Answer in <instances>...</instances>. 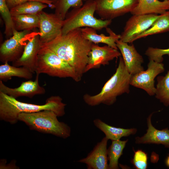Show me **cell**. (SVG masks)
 Instances as JSON below:
<instances>
[{
    "instance_id": "obj_1",
    "label": "cell",
    "mask_w": 169,
    "mask_h": 169,
    "mask_svg": "<svg viewBox=\"0 0 169 169\" xmlns=\"http://www.w3.org/2000/svg\"><path fill=\"white\" fill-rule=\"evenodd\" d=\"M92 44L84 37L81 28H79L61 35L41 46L51 50L67 62L81 78Z\"/></svg>"
},
{
    "instance_id": "obj_2",
    "label": "cell",
    "mask_w": 169,
    "mask_h": 169,
    "mask_svg": "<svg viewBox=\"0 0 169 169\" xmlns=\"http://www.w3.org/2000/svg\"><path fill=\"white\" fill-rule=\"evenodd\" d=\"M66 105L62 102V98L59 96H51L46 100L45 104L38 105L21 102L0 92V119L14 124L18 121V116L20 113L44 110L53 111L58 117H61L65 115Z\"/></svg>"
},
{
    "instance_id": "obj_3",
    "label": "cell",
    "mask_w": 169,
    "mask_h": 169,
    "mask_svg": "<svg viewBox=\"0 0 169 169\" xmlns=\"http://www.w3.org/2000/svg\"><path fill=\"white\" fill-rule=\"evenodd\" d=\"M131 76L125 68L122 58L120 57L115 73L105 84L101 91L95 95L84 94L83 96L84 102L91 106L102 104L112 105L116 102L118 96L129 93Z\"/></svg>"
},
{
    "instance_id": "obj_4",
    "label": "cell",
    "mask_w": 169,
    "mask_h": 169,
    "mask_svg": "<svg viewBox=\"0 0 169 169\" xmlns=\"http://www.w3.org/2000/svg\"><path fill=\"white\" fill-rule=\"evenodd\" d=\"M58 117L53 111L44 110L20 113L18 120L24 123L31 130L66 139L70 136L71 128L66 123L59 121Z\"/></svg>"
},
{
    "instance_id": "obj_5",
    "label": "cell",
    "mask_w": 169,
    "mask_h": 169,
    "mask_svg": "<svg viewBox=\"0 0 169 169\" xmlns=\"http://www.w3.org/2000/svg\"><path fill=\"white\" fill-rule=\"evenodd\" d=\"M95 10L94 0H88L81 7L73 8L67 13L64 20L61 35L83 27H90L96 30L107 27L111 23L112 20L96 18L94 16Z\"/></svg>"
},
{
    "instance_id": "obj_6",
    "label": "cell",
    "mask_w": 169,
    "mask_h": 169,
    "mask_svg": "<svg viewBox=\"0 0 169 169\" xmlns=\"http://www.w3.org/2000/svg\"><path fill=\"white\" fill-rule=\"evenodd\" d=\"M35 73L61 78H70L77 82L81 79L67 62L51 50L42 46L38 54Z\"/></svg>"
},
{
    "instance_id": "obj_7",
    "label": "cell",
    "mask_w": 169,
    "mask_h": 169,
    "mask_svg": "<svg viewBox=\"0 0 169 169\" xmlns=\"http://www.w3.org/2000/svg\"><path fill=\"white\" fill-rule=\"evenodd\" d=\"M95 13L103 20H111L131 12L138 0H94Z\"/></svg>"
},
{
    "instance_id": "obj_8",
    "label": "cell",
    "mask_w": 169,
    "mask_h": 169,
    "mask_svg": "<svg viewBox=\"0 0 169 169\" xmlns=\"http://www.w3.org/2000/svg\"><path fill=\"white\" fill-rule=\"evenodd\" d=\"M164 70L162 63L149 60L146 70L131 75L130 85L144 90L150 96L154 95L156 91L155 79Z\"/></svg>"
},
{
    "instance_id": "obj_9",
    "label": "cell",
    "mask_w": 169,
    "mask_h": 169,
    "mask_svg": "<svg viewBox=\"0 0 169 169\" xmlns=\"http://www.w3.org/2000/svg\"><path fill=\"white\" fill-rule=\"evenodd\" d=\"M159 15L156 14L133 15L127 21L120 40L131 43L138 35L149 28Z\"/></svg>"
},
{
    "instance_id": "obj_10",
    "label": "cell",
    "mask_w": 169,
    "mask_h": 169,
    "mask_svg": "<svg viewBox=\"0 0 169 169\" xmlns=\"http://www.w3.org/2000/svg\"><path fill=\"white\" fill-rule=\"evenodd\" d=\"M31 31H18L15 29L13 35L5 40L0 47V60L6 62H13L22 55L26 43L25 39L30 33Z\"/></svg>"
},
{
    "instance_id": "obj_11",
    "label": "cell",
    "mask_w": 169,
    "mask_h": 169,
    "mask_svg": "<svg viewBox=\"0 0 169 169\" xmlns=\"http://www.w3.org/2000/svg\"><path fill=\"white\" fill-rule=\"evenodd\" d=\"M39 38L42 45L61 35L64 20L55 13L42 11L38 14Z\"/></svg>"
},
{
    "instance_id": "obj_12",
    "label": "cell",
    "mask_w": 169,
    "mask_h": 169,
    "mask_svg": "<svg viewBox=\"0 0 169 169\" xmlns=\"http://www.w3.org/2000/svg\"><path fill=\"white\" fill-rule=\"evenodd\" d=\"M121 55L118 49L108 45L100 46L93 43L89 54L85 73L91 69L99 68L101 65H108L110 61Z\"/></svg>"
},
{
    "instance_id": "obj_13",
    "label": "cell",
    "mask_w": 169,
    "mask_h": 169,
    "mask_svg": "<svg viewBox=\"0 0 169 169\" xmlns=\"http://www.w3.org/2000/svg\"><path fill=\"white\" fill-rule=\"evenodd\" d=\"M41 46L39 34H36L33 35L28 39L20 57L13 62V66L25 67L33 74L35 73L37 64L38 54Z\"/></svg>"
},
{
    "instance_id": "obj_14",
    "label": "cell",
    "mask_w": 169,
    "mask_h": 169,
    "mask_svg": "<svg viewBox=\"0 0 169 169\" xmlns=\"http://www.w3.org/2000/svg\"><path fill=\"white\" fill-rule=\"evenodd\" d=\"M116 43L122 56L125 68L131 75L144 70L142 65L144 62L143 57L137 51L133 44L129 45L120 39Z\"/></svg>"
},
{
    "instance_id": "obj_15",
    "label": "cell",
    "mask_w": 169,
    "mask_h": 169,
    "mask_svg": "<svg viewBox=\"0 0 169 169\" xmlns=\"http://www.w3.org/2000/svg\"><path fill=\"white\" fill-rule=\"evenodd\" d=\"M108 140L105 136L103 137L86 157L77 162L85 164L88 169H109L107 148Z\"/></svg>"
},
{
    "instance_id": "obj_16",
    "label": "cell",
    "mask_w": 169,
    "mask_h": 169,
    "mask_svg": "<svg viewBox=\"0 0 169 169\" xmlns=\"http://www.w3.org/2000/svg\"><path fill=\"white\" fill-rule=\"evenodd\" d=\"M39 74H36L34 81L29 80L23 82L20 86L14 88L6 86L3 81L0 80V92L15 99L21 96L32 98L36 95L44 94L45 90L39 84Z\"/></svg>"
},
{
    "instance_id": "obj_17",
    "label": "cell",
    "mask_w": 169,
    "mask_h": 169,
    "mask_svg": "<svg viewBox=\"0 0 169 169\" xmlns=\"http://www.w3.org/2000/svg\"><path fill=\"white\" fill-rule=\"evenodd\" d=\"M153 113H151L147 118L148 128L146 132L142 136L136 137L135 143L137 144H161L169 148V129L166 128L159 130L153 126L151 117Z\"/></svg>"
},
{
    "instance_id": "obj_18",
    "label": "cell",
    "mask_w": 169,
    "mask_h": 169,
    "mask_svg": "<svg viewBox=\"0 0 169 169\" xmlns=\"http://www.w3.org/2000/svg\"><path fill=\"white\" fill-rule=\"evenodd\" d=\"M169 10V0H138L136 6L130 13L133 15L161 14Z\"/></svg>"
},
{
    "instance_id": "obj_19",
    "label": "cell",
    "mask_w": 169,
    "mask_h": 169,
    "mask_svg": "<svg viewBox=\"0 0 169 169\" xmlns=\"http://www.w3.org/2000/svg\"><path fill=\"white\" fill-rule=\"evenodd\" d=\"M106 32L109 36H106L103 33L99 34L96 30L90 27L81 28V31L84 37L93 43L98 44L102 43L106 44L113 48L118 49L116 41L120 38V34H117L110 28H106Z\"/></svg>"
},
{
    "instance_id": "obj_20",
    "label": "cell",
    "mask_w": 169,
    "mask_h": 169,
    "mask_svg": "<svg viewBox=\"0 0 169 169\" xmlns=\"http://www.w3.org/2000/svg\"><path fill=\"white\" fill-rule=\"evenodd\" d=\"M94 125L105 135L108 140L115 141L120 140L123 137L135 134L137 131L136 128L124 129L110 126L99 119L93 120Z\"/></svg>"
},
{
    "instance_id": "obj_21",
    "label": "cell",
    "mask_w": 169,
    "mask_h": 169,
    "mask_svg": "<svg viewBox=\"0 0 169 169\" xmlns=\"http://www.w3.org/2000/svg\"><path fill=\"white\" fill-rule=\"evenodd\" d=\"M33 74L27 68L11 66L6 62L0 66V80L6 81L13 77H17L29 79H32Z\"/></svg>"
},
{
    "instance_id": "obj_22",
    "label": "cell",
    "mask_w": 169,
    "mask_h": 169,
    "mask_svg": "<svg viewBox=\"0 0 169 169\" xmlns=\"http://www.w3.org/2000/svg\"><path fill=\"white\" fill-rule=\"evenodd\" d=\"M169 32V11L159 15L151 26L137 36L134 41L152 35Z\"/></svg>"
},
{
    "instance_id": "obj_23",
    "label": "cell",
    "mask_w": 169,
    "mask_h": 169,
    "mask_svg": "<svg viewBox=\"0 0 169 169\" xmlns=\"http://www.w3.org/2000/svg\"><path fill=\"white\" fill-rule=\"evenodd\" d=\"M48 5L35 1H27L10 9L12 16L23 14H38Z\"/></svg>"
},
{
    "instance_id": "obj_24",
    "label": "cell",
    "mask_w": 169,
    "mask_h": 169,
    "mask_svg": "<svg viewBox=\"0 0 169 169\" xmlns=\"http://www.w3.org/2000/svg\"><path fill=\"white\" fill-rule=\"evenodd\" d=\"M128 140L112 141V143L107 149L109 169H118V160L123 155L124 149Z\"/></svg>"
},
{
    "instance_id": "obj_25",
    "label": "cell",
    "mask_w": 169,
    "mask_h": 169,
    "mask_svg": "<svg viewBox=\"0 0 169 169\" xmlns=\"http://www.w3.org/2000/svg\"><path fill=\"white\" fill-rule=\"evenodd\" d=\"M15 29L18 31H31L39 27L38 14H23L12 16Z\"/></svg>"
},
{
    "instance_id": "obj_26",
    "label": "cell",
    "mask_w": 169,
    "mask_h": 169,
    "mask_svg": "<svg viewBox=\"0 0 169 169\" xmlns=\"http://www.w3.org/2000/svg\"><path fill=\"white\" fill-rule=\"evenodd\" d=\"M156 98L166 106H169V70L164 76L156 78Z\"/></svg>"
},
{
    "instance_id": "obj_27",
    "label": "cell",
    "mask_w": 169,
    "mask_h": 169,
    "mask_svg": "<svg viewBox=\"0 0 169 169\" xmlns=\"http://www.w3.org/2000/svg\"><path fill=\"white\" fill-rule=\"evenodd\" d=\"M88 0H56L54 4L55 13L64 19L69 10L71 8H78L82 6L83 1Z\"/></svg>"
},
{
    "instance_id": "obj_28",
    "label": "cell",
    "mask_w": 169,
    "mask_h": 169,
    "mask_svg": "<svg viewBox=\"0 0 169 169\" xmlns=\"http://www.w3.org/2000/svg\"><path fill=\"white\" fill-rule=\"evenodd\" d=\"M0 13L5 25L4 33L7 38H10L15 29L10 9L6 0H0Z\"/></svg>"
},
{
    "instance_id": "obj_29",
    "label": "cell",
    "mask_w": 169,
    "mask_h": 169,
    "mask_svg": "<svg viewBox=\"0 0 169 169\" xmlns=\"http://www.w3.org/2000/svg\"><path fill=\"white\" fill-rule=\"evenodd\" d=\"M145 54L148 57L149 60L162 63L163 60V55L169 56V48L164 49L149 47L146 51Z\"/></svg>"
},
{
    "instance_id": "obj_30",
    "label": "cell",
    "mask_w": 169,
    "mask_h": 169,
    "mask_svg": "<svg viewBox=\"0 0 169 169\" xmlns=\"http://www.w3.org/2000/svg\"><path fill=\"white\" fill-rule=\"evenodd\" d=\"M148 156L146 153L141 150L134 151L131 163L136 169H146L147 168Z\"/></svg>"
},
{
    "instance_id": "obj_31",
    "label": "cell",
    "mask_w": 169,
    "mask_h": 169,
    "mask_svg": "<svg viewBox=\"0 0 169 169\" xmlns=\"http://www.w3.org/2000/svg\"><path fill=\"white\" fill-rule=\"evenodd\" d=\"M7 4L9 8L11 9L20 4L22 3L30 1H35L47 4L51 7L54 8L53 3L48 0H6Z\"/></svg>"
},
{
    "instance_id": "obj_32",
    "label": "cell",
    "mask_w": 169,
    "mask_h": 169,
    "mask_svg": "<svg viewBox=\"0 0 169 169\" xmlns=\"http://www.w3.org/2000/svg\"><path fill=\"white\" fill-rule=\"evenodd\" d=\"M165 163L166 165L169 168V154L166 159Z\"/></svg>"
},
{
    "instance_id": "obj_33",
    "label": "cell",
    "mask_w": 169,
    "mask_h": 169,
    "mask_svg": "<svg viewBox=\"0 0 169 169\" xmlns=\"http://www.w3.org/2000/svg\"><path fill=\"white\" fill-rule=\"evenodd\" d=\"M49 0V1L52 2L53 3V5H54V3H55L56 1V0Z\"/></svg>"
},
{
    "instance_id": "obj_34",
    "label": "cell",
    "mask_w": 169,
    "mask_h": 169,
    "mask_svg": "<svg viewBox=\"0 0 169 169\" xmlns=\"http://www.w3.org/2000/svg\"></svg>"
}]
</instances>
